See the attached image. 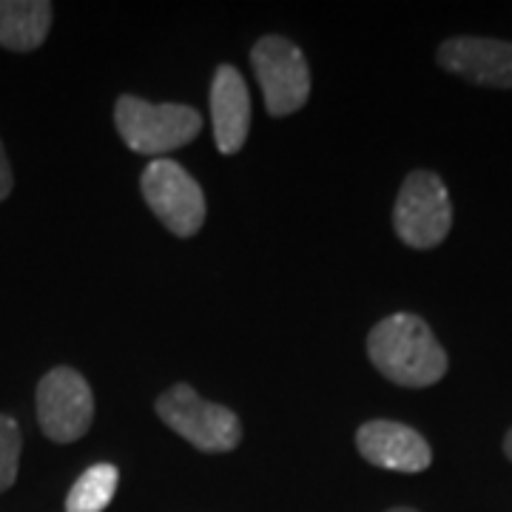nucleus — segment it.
I'll list each match as a JSON object with an SVG mask.
<instances>
[{"mask_svg":"<svg viewBox=\"0 0 512 512\" xmlns=\"http://www.w3.org/2000/svg\"><path fill=\"white\" fill-rule=\"evenodd\" d=\"M120 473L114 464H94L74 481L66 498V512H103L117 493Z\"/></svg>","mask_w":512,"mask_h":512,"instance_id":"12","label":"nucleus"},{"mask_svg":"<svg viewBox=\"0 0 512 512\" xmlns=\"http://www.w3.org/2000/svg\"><path fill=\"white\" fill-rule=\"evenodd\" d=\"M114 123L131 151L163 160L168 151L188 146L202 131L200 111L180 103L154 106L134 94H123L114 106Z\"/></svg>","mask_w":512,"mask_h":512,"instance_id":"2","label":"nucleus"},{"mask_svg":"<svg viewBox=\"0 0 512 512\" xmlns=\"http://www.w3.org/2000/svg\"><path fill=\"white\" fill-rule=\"evenodd\" d=\"M37 421L46 439L72 444L89 433L94 396L89 382L72 367H55L37 384Z\"/></svg>","mask_w":512,"mask_h":512,"instance_id":"7","label":"nucleus"},{"mask_svg":"<svg viewBox=\"0 0 512 512\" xmlns=\"http://www.w3.org/2000/svg\"><path fill=\"white\" fill-rule=\"evenodd\" d=\"M393 228L410 248H436L453 228V205L447 185L433 171H413L404 180L393 208Z\"/></svg>","mask_w":512,"mask_h":512,"instance_id":"4","label":"nucleus"},{"mask_svg":"<svg viewBox=\"0 0 512 512\" xmlns=\"http://www.w3.org/2000/svg\"><path fill=\"white\" fill-rule=\"evenodd\" d=\"M12 168H9V157H6V151H3V143H0V202L6 200L9 194H12Z\"/></svg>","mask_w":512,"mask_h":512,"instance_id":"14","label":"nucleus"},{"mask_svg":"<svg viewBox=\"0 0 512 512\" xmlns=\"http://www.w3.org/2000/svg\"><path fill=\"white\" fill-rule=\"evenodd\" d=\"M387 512H416V510H410V507H396V510H387Z\"/></svg>","mask_w":512,"mask_h":512,"instance_id":"16","label":"nucleus"},{"mask_svg":"<svg viewBox=\"0 0 512 512\" xmlns=\"http://www.w3.org/2000/svg\"><path fill=\"white\" fill-rule=\"evenodd\" d=\"M211 117L214 140L222 154H237L251 128V94L234 66H220L211 83Z\"/></svg>","mask_w":512,"mask_h":512,"instance_id":"10","label":"nucleus"},{"mask_svg":"<svg viewBox=\"0 0 512 512\" xmlns=\"http://www.w3.org/2000/svg\"><path fill=\"white\" fill-rule=\"evenodd\" d=\"M52 26V3L46 0H0V46L12 52L37 49Z\"/></svg>","mask_w":512,"mask_h":512,"instance_id":"11","label":"nucleus"},{"mask_svg":"<svg viewBox=\"0 0 512 512\" xmlns=\"http://www.w3.org/2000/svg\"><path fill=\"white\" fill-rule=\"evenodd\" d=\"M504 453H507V458L512 461V430L507 433V439H504Z\"/></svg>","mask_w":512,"mask_h":512,"instance_id":"15","label":"nucleus"},{"mask_svg":"<svg viewBox=\"0 0 512 512\" xmlns=\"http://www.w3.org/2000/svg\"><path fill=\"white\" fill-rule=\"evenodd\" d=\"M20 427L9 416H0V493L9 490L18 478L20 464Z\"/></svg>","mask_w":512,"mask_h":512,"instance_id":"13","label":"nucleus"},{"mask_svg":"<svg viewBox=\"0 0 512 512\" xmlns=\"http://www.w3.org/2000/svg\"><path fill=\"white\" fill-rule=\"evenodd\" d=\"M439 63L476 86L512 89V43L493 37H453L439 49Z\"/></svg>","mask_w":512,"mask_h":512,"instance_id":"8","label":"nucleus"},{"mask_svg":"<svg viewBox=\"0 0 512 512\" xmlns=\"http://www.w3.org/2000/svg\"><path fill=\"white\" fill-rule=\"evenodd\" d=\"M356 447L370 464L396 473H421L433 461L424 436L402 421H367L356 433Z\"/></svg>","mask_w":512,"mask_h":512,"instance_id":"9","label":"nucleus"},{"mask_svg":"<svg viewBox=\"0 0 512 512\" xmlns=\"http://www.w3.org/2000/svg\"><path fill=\"white\" fill-rule=\"evenodd\" d=\"M157 416L202 453H228L242 439L237 413L222 404L205 402L191 384H174L165 390L157 399Z\"/></svg>","mask_w":512,"mask_h":512,"instance_id":"3","label":"nucleus"},{"mask_svg":"<svg viewBox=\"0 0 512 512\" xmlns=\"http://www.w3.org/2000/svg\"><path fill=\"white\" fill-rule=\"evenodd\" d=\"M259 89L265 94V109L274 117H288L311 97V69L302 49L288 37L268 35L256 40L251 52Z\"/></svg>","mask_w":512,"mask_h":512,"instance_id":"5","label":"nucleus"},{"mask_svg":"<svg viewBox=\"0 0 512 512\" xmlns=\"http://www.w3.org/2000/svg\"><path fill=\"white\" fill-rule=\"evenodd\" d=\"M367 356L384 379L402 387H430L447 373V353L416 313H393L367 336Z\"/></svg>","mask_w":512,"mask_h":512,"instance_id":"1","label":"nucleus"},{"mask_svg":"<svg viewBox=\"0 0 512 512\" xmlns=\"http://www.w3.org/2000/svg\"><path fill=\"white\" fill-rule=\"evenodd\" d=\"M143 200L174 237H194L205 222L200 183L174 160H151L143 171Z\"/></svg>","mask_w":512,"mask_h":512,"instance_id":"6","label":"nucleus"}]
</instances>
